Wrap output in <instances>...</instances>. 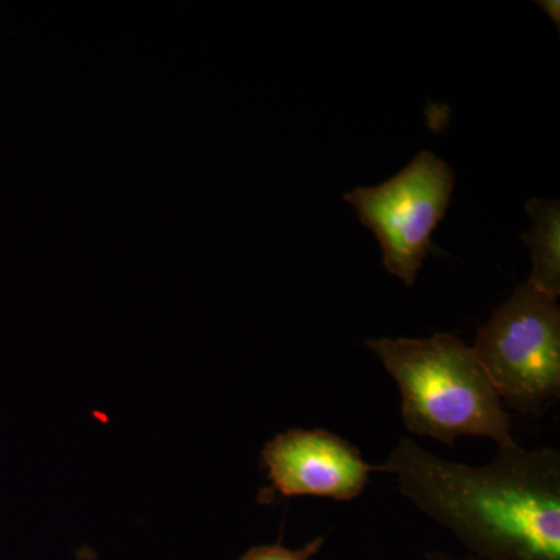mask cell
<instances>
[{
  "label": "cell",
  "mask_w": 560,
  "mask_h": 560,
  "mask_svg": "<svg viewBox=\"0 0 560 560\" xmlns=\"http://www.w3.org/2000/svg\"><path fill=\"white\" fill-rule=\"evenodd\" d=\"M375 471L451 529L478 560H560V453L500 451L488 466L438 458L401 438Z\"/></svg>",
  "instance_id": "cell-1"
},
{
  "label": "cell",
  "mask_w": 560,
  "mask_h": 560,
  "mask_svg": "<svg viewBox=\"0 0 560 560\" xmlns=\"http://www.w3.org/2000/svg\"><path fill=\"white\" fill-rule=\"evenodd\" d=\"M401 396V418L416 436L452 445L460 436L489 438L500 451L515 447L511 415L469 348L452 334L425 340L366 341Z\"/></svg>",
  "instance_id": "cell-2"
},
{
  "label": "cell",
  "mask_w": 560,
  "mask_h": 560,
  "mask_svg": "<svg viewBox=\"0 0 560 560\" xmlns=\"http://www.w3.org/2000/svg\"><path fill=\"white\" fill-rule=\"evenodd\" d=\"M474 352L501 401L522 415H540L560 396L558 300L528 280L493 311Z\"/></svg>",
  "instance_id": "cell-3"
},
{
  "label": "cell",
  "mask_w": 560,
  "mask_h": 560,
  "mask_svg": "<svg viewBox=\"0 0 560 560\" xmlns=\"http://www.w3.org/2000/svg\"><path fill=\"white\" fill-rule=\"evenodd\" d=\"M455 175L447 162L420 151L381 186L342 195L382 249L383 267L407 287L415 285L431 249V235L451 206Z\"/></svg>",
  "instance_id": "cell-4"
},
{
  "label": "cell",
  "mask_w": 560,
  "mask_h": 560,
  "mask_svg": "<svg viewBox=\"0 0 560 560\" xmlns=\"http://www.w3.org/2000/svg\"><path fill=\"white\" fill-rule=\"evenodd\" d=\"M271 488L283 497L355 500L370 482V466L359 448L327 430L294 429L278 434L261 452Z\"/></svg>",
  "instance_id": "cell-5"
},
{
  "label": "cell",
  "mask_w": 560,
  "mask_h": 560,
  "mask_svg": "<svg viewBox=\"0 0 560 560\" xmlns=\"http://www.w3.org/2000/svg\"><path fill=\"white\" fill-rule=\"evenodd\" d=\"M533 226L522 235L528 246L533 270L528 282L558 300L560 294V205L558 200L533 198L526 202Z\"/></svg>",
  "instance_id": "cell-6"
},
{
  "label": "cell",
  "mask_w": 560,
  "mask_h": 560,
  "mask_svg": "<svg viewBox=\"0 0 560 560\" xmlns=\"http://www.w3.org/2000/svg\"><path fill=\"white\" fill-rule=\"evenodd\" d=\"M324 537H315L300 550H290L282 545H260L250 548L242 556L241 560H312L324 547Z\"/></svg>",
  "instance_id": "cell-7"
},
{
  "label": "cell",
  "mask_w": 560,
  "mask_h": 560,
  "mask_svg": "<svg viewBox=\"0 0 560 560\" xmlns=\"http://www.w3.org/2000/svg\"><path fill=\"white\" fill-rule=\"evenodd\" d=\"M541 7V10L547 11L550 14L552 22H556V25L560 24V3L558 0H544V2H537Z\"/></svg>",
  "instance_id": "cell-8"
},
{
  "label": "cell",
  "mask_w": 560,
  "mask_h": 560,
  "mask_svg": "<svg viewBox=\"0 0 560 560\" xmlns=\"http://www.w3.org/2000/svg\"><path fill=\"white\" fill-rule=\"evenodd\" d=\"M427 560H478L474 558V556H469V558H452V556L445 555V552H433V555L427 556Z\"/></svg>",
  "instance_id": "cell-9"
}]
</instances>
